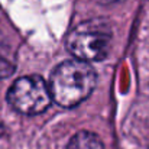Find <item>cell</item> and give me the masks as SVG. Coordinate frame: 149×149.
Returning a JSON list of instances; mask_svg holds the SVG:
<instances>
[{"mask_svg": "<svg viewBox=\"0 0 149 149\" xmlns=\"http://www.w3.org/2000/svg\"><path fill=\"white\" fill-rule=\"evenodd\" d=\"M67 149H103V142L96 133L81 130L71 138Z\"/></svg>", "mask_w": 149, "mask_h": 149, "instance_id": "4", "label": "cell"}, {"mask_svg": "<svg viewBox=\"0 0 149 149\" xmlns=\"http://www.w3.org/2000/svg\"><path fill=\"white\" fill-rule=\"evenodd\" d=\"M7 101L22 114L33 116L44 113L52 103L49 84L39 75L20 77L9 88Z\"/></svg>", "mask_w": 149, "mask_h": 149, "instance_id": "3", "label": "cell"}, {"mask_svg": "<svg viewBox=\"0 0 149 149\" xmlns=\"http://www.w3.org/2000/svg\"><path fill=\"white\" fill-rule=\"evenodd\" d=\"M15 71V62L13 59L6 54V51L0 49V78L12 75Z\"/></svg>", "mask_w": 149, "mask_h": 149, "instance_id": "5", "label": "cell"}, {"mask_svg": "<svg viewBox=\"0 0 149 149\" xmlns=\"http://www.w3.org/2000/svg\"><path fill=\"white\" fill-rule=\"evenodd\" d=\"M96 83L97 74L88 62L68 59L59 64L51 74V96L61 107H75L93 93Z\"/></svg>", "mask_w": 149, "mask_h": 149, "instance_id": "1", "label": "cell"}, {"mask_svg": "<svg viewBox=\"0 0 149 149\" xmlns=\"http://www.w3.org/2000/svg\"><path fill=\"white\" fill-rule=\"evenodd\" d=\"M111 29L104 19H90L77 25L67 38V48L80 61H101L107 56Z\"/></svg>", "mask_w": 149, "mask_h": 149, "instance_id": "2", "label": "cell"}]
</instances>
